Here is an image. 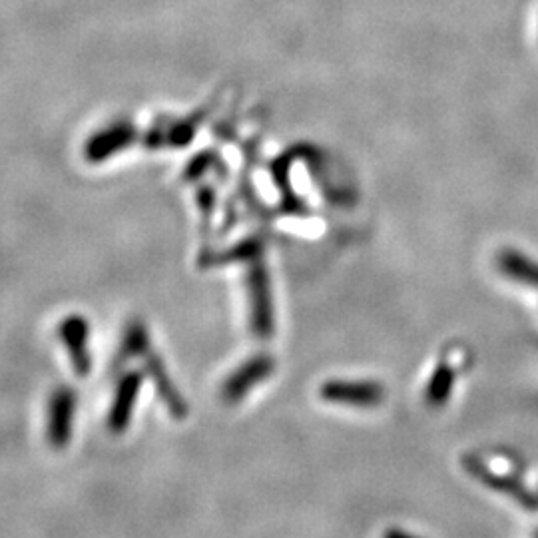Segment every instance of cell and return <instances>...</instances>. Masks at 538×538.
<instances>
[{
	"instance_id": "obj_9",
	"label": "cell",
	"mask_w": 538,
	"mask_h": 538,
	"mask_svg": "<svg viewBox=\"0 0 538 538\" xmlns=\"http://www.w3.org/2000/svg\"><path fill=\"white\" fill-rule=\"evenodd\" d=\"M499 266L505 275L538 287V266L529 262L525 256H521L517 252H505L499 258Z\"/></svg>"
},
{
	"instance_id": "obj_12",
	"label": "cell",
	"mask_w": 538,
	"mask_h": 538,
	"mask_svg": "<svg viewBox=\"0 0 538 538\" xmlns=\"http://www.w3.org/2000/svg\"><path fill=\"white\" fill-rule=\"evenodd\" d=\"M473 467V471L477 473V477H481V481H485L487 485H491L493 489H501V491H505V493H511L515 499H519L521 503H525V505H531V509H537L538 507V501L535 499V497H531L519 483H505L503 479H499V475H493V473H489L483 465H471Z\"/></svg>"
},
{
	"instance_id": "obj_6",
	"label": "cell",
	"mask_w": 538,
	"mask_h": 538,
	"mask_svg": "<svg viewBox=\"0 0 538 538\" xmlns=\"http://www.w3.org/2000/svg\"><path fill=\"white\" fill-rule=\"evenodd\" d=\"M142 383H144L142 371H130L118 381L114 401H112V407H110V413H108V429H110V433L120 435V433H124L128 429L132 413H134V407H136V401H138V395H140V389H142Z\"/></svg>"
},
{
	"instance_id": "obj_5",
	"label": "cell",
	"mask_w": 538,
	"mask_h": 538,
	"mask_svg": "<svg viewBox=\"0 0 538 538\" xmlns=\"http://www.w3.org/2000/svg\"><path fill=\"white\" fill-rule=\"evenodd\" d=\"M319 395L327 403H341V405H355V407H373L385 399V391L379 383L367 381H327Z\"/></svg>"
},
{
	"instance_id": "obj_11",
	"label": "cell",
	"mask_w": 538,
	"mask_h": 538,
	"mask_svg": "<svg viewBox=\"0 0 538 538\" xmlns=\"http://www.w3.org/2000/svg\"><path fill=\"white\" fill-rule=\"evenodd\" d=\"M150 349V335L140 321H130L122 341V359L142 357Z\"/></svg>"
},
{
	"instance_id": "obj_1",
	"label": "cell",
	"mask_w": 538,
	"mask_h": 538,
	"mask_svg": "<svg viewBox=\"0 0 538 538\" xmlns=\"http://www.w3.org/2000/svg\"><path fill=\"white\" fill-rule=\"evenodd\" d=\"M248 289H250L254 335L260 339H268L273 333V301H271L268 268L260 260V256L252 260V268L248 273Z\"/></svg>"
},
{
	"instance_id": "obj_2",
	"label": "cell",
	"mask_w": 538,
	"mask_h": 538,
	"mask_svg": "<svg viewBox=\"0 0 538 538\" xmlns=\"http://www.w3.org/2000/svg\"><path fill=\"white\" fill-rule=\"evenodd\" d=\"M76 415V391L72 387H58L48 403V443L54 449H64L72 437Z\"/></svg>"
},
{
	"instance_id": "obj_8",
	"label": "cell",
	"mask_w": 538,
	"mask_h": 538,
	"mask_svg": "<svg viewBox=\"0 0 538 538\" xmlns=\"http://www.w3.org/2000/svg\"><path fill=\"white\" fill-rule=\"evenodd\" d=\"M144 363H146V371L150 375V379L154 381V387L160 395V399L166 403L170 415L174 419H184L188 415V405L186 401L182 399V395L178 393V389L174 387V383L170 381V375L166 371V365L162 363V359L152 351L148 349L144 355H142Z\"/></svg>"
},
{
	"instance_id": "obj_7",
	"label": "cell",
	"mask_w": 538,
	"mask_h": 538,
	"mask_svg": "<svg viewBox=\"0 0 538 538\" xmlns=\"http://www.w3.org/2000/svg\"><path fill=\"white\" fill-rule=\"evenodd\" d=\"M273 367H275V363H273V359L269 355H266V353L248 359L224 383V389H222L224 401L226 403H238V401H242L250 389H254L258 383H262L264 379H268L271 371H273Z\"/></svg>"
},
{
	"instance_id": "obj_13",
	"label": "cell",
	"mask_w": 538,
	"mask_h": 538,
	"mask_svg": "<svg viewBox=\"0 0 538 538\" xmlns=\"http://www.w3.org/2000/svg\"><path fill=\"white\" fill-rule=\"evenodd\" d=\"M453 383H455V373H453V369H449V367H441V369L433 375V379H431V383H429V387H427V399H429V403H431V405H441V403H445L447 397H449V393H451V389H453Z\"/></svg>"
},
{
	"instance_id": "obj_3",
	"label": "cell",
	"mask_w": 538,
	"mask_h": 538,
	"mask_svg": "<svg viewBox=\"0 0 538 538\" xmlns=\"http://www.w3.org/2000/svg\"><path fill=\"white\" fill-rule=\"evenodd\" d=\"M136 138H138V132L130 122L110 124L108 128L96 132L88 140V144L84 148V156L92 164L106 162L114 154H118V152L126 150L128 146H132L136 142Z\"/></svg>"
},
{
	"instance_id": "obj_4",
	"label": "cell",
	"mask_w": 538,
	"mask_h": 538,
	"mask_svg": "<svg viewBox=\"0 0 538 538\" xmlns=\"http://www.w3.org/2000/svg\"><path fill=\"white\" fill-rule=\"evenodd\" d=\"M58 335L70 355L72 369L76 375L86 377L92 369V357L88 351V339H90V325L80 315H68L60 327Z\"/></svg>"
},
{
	"instance_id": "obj_10",
	"label": "cell",
	"mask_w": 538,
	"mask_h": 538,
	"mask_svg": "<svg viewBox=\"0 0 538 538\" xmlns=\"http://www.w3.org/2000/svg\"><path fill=\"white\" fill-rule=\"evenodd\" d=\"M206 114H208V110H202V112L192 114L180 122H174V126H170L166 130V144L172 148H186L192 142L194 134L198 132L200 122L206 118Z\"/></svg>"
}]
</instances>
